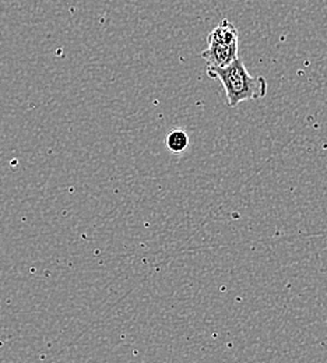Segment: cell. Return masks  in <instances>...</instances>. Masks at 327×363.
I'll list each match as a JSON object with an SVG mask.
<instances>
[{
  "instance_id": "2",
  "label": "cell",
  "mask_w": 327,
  "mask_h": 363,
  "mask_svg": "<svg viewBox=\"0 0 327 363\" xmlns=\"http://www.w3.org/2000/svg\"><path fill=\"white\" fill-rule=\"evenodd\" d=\"M201 57L210 69L227 67L238 57V44L207 43V48L201 52Z\"/></svg>"
},
{
  "instance_id": "4",
  "label": "cell",
  "mask_w": 327,
  "mask_h": 363,
  "mask_svg": "<svg viewBox=\"0 0 327 363\" xmlns=\"http://www.w3.org/2000/svg\"><path fill=\"white\" fill-rule=\"evenodd\" d=\"M165 144L172 154H182L189 147V136L184 129H174L168 133Z\"/></svg>"
},
{
  "instance_id": "3",
  "label": "cell",
  "mask_w": 327,
  "mask_h": 363,
  "mask_svg": "<svg viewBox=\"0 0 327 363\" xmlns=\"http://www.w3.org/2000/svg\"><path fill=\"white\" fill-rule=\"evenodd\" d=\"M238 30L231 21L227 18L221 20V23L209 34L207 43H223V44H238Z\"/></svg>"
},
{
  "instance_id": "1",
  "label": "cell",
  "mask_w": 327,
  "mask_h": 363,
  "mask_svg": "<svg viewBox=\"0 0 327 363\" xmlns=\"http://www.w3.org/2000/svg\"><path fill=\"white\" fill-rule=\"evenodd\" d=\"M207 74L211 79H217L227 96L228 106L235 108L243 101L262 99L267 94V82L265 77H253L245 62L238 56L231 65L223 69L207 67Z\"/></svg>"
}]
</instances>
